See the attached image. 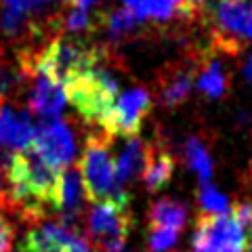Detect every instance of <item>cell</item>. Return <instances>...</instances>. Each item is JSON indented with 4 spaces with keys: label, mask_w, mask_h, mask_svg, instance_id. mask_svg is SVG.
I'll return each mask as SVG.
<instances>
[{
    "label": "cell",
    "mask_w": 252,
    "mask_h": 252,
    "mask_svg": "<svg viewBox=\"0 0 252 252\" xmlns=\"http://www.w3.org/2000/svg\"><path fill=\"white\" fill-rule=\"evenodd\" d=\"M6 179L11 206L26 219L40 220L59 212L61 170L51 166L32 145L13 154Z\"/></svg>",
    "instance_id": "cell-1"
},
{
    "label": "cell",
    "mask_w": 252,
    "mask_h": 252,
    "mask_svg": "<svg viewBox=\"0 0 252 252\" xmlns=\"http://www.w3.org/2000/svg\"><path fill=\"white\" fill-rule=\"evenodd\" d=\"M109 141L112 139L101 130L86 139L84 154L80 158V164H78L84 193L89 202H109L120 208H128L130 193L116 179V162L109 154Z\"/></svg>",
    "instance_id": "cell-2"
},
{
    "label": "cell",
    "mask_w": 252,
    "mask_h": 252,
    "mask_svg": "<svg viewBox=\"0 0 252 252\" xmlns=\"http://www.w3.org/2000/svg\"><path fill=\"white\" fill-rule=\"evenodd\" d=\"M105 57L107 51L103 46H91L76 38L57 36L46 46L38 49L34 67L36 72H42L51 80L61 84L65 91L69 84H74L86 72H91Z\"/></svg>",
    "instance_id": "cell-3"
},
{
    "label": "cell",
    "mask_w": 252,
    "mask_h": 252,
    "mask_svg": "<svg viewBox=\"0 0 252 252\" xmlns=\"http://www.w3.org/2000/svg\"><path fill=\"white\" fill-rule=\"evenodd\" d=\"M105 61L107 57L65 89V99L74 105L78 116L97 128L107 120L120 91V82L105 65Z\"/></svg>",
    "instance_id": "cell-4"
},
{
    "label": "cell",
    "mask_w": 252,
    "mask_h": 252,
    "mask_svg": "<svg viewBox=\"0 0 252 252\" xmlns=\"http://www.w3.org/2000/svg\"><path fill=\"white\" fill-rule=\"evenodd\" d=\"M212 23V49L240 55L252 42V2L246 0H220L206 11Z\"/></svg>",
    "instance_id": "cell-5"
},
{
    "label": "cell",
    "mask_w": 252,
    "mask_h": 252,
    "mask_svg": "<svg viewBox=\"0 0 252 252\" xmlns=\"http://www.w3.org/2000/svg\"><path fill=\"white\" fill-rule=\"evenodd\" d=\"M132 231L130 208H120L116 204H94L89 212V240L93 252H126V242Z\"/></svg>",
    "instance_id": "cell-6"
},
{
    "label": "cell",
    "mask_w": 252,
    "mask_h": 252,
    "mask_svg": "<svg viewBox=\"0 0 252 252\" xmlns=\"http://www.w3.org/2000/svg\"><path fill=\"white\" fill-rule=\"evenodd\" d=\"M191 252H244V238L231 212L200 215L195 220Z\"/></svg>",
    "instance_id": "cell-7"
},
{
    "label": "cell",
    "mask_w": 252,
    "mask_h": 252,
    "mask_svg": "<svg viewBox=\"0 0 252 252\" xmlns=\"http://www.w3.org/2000/svg\"><path fill=\"white\" fill-rule=\"evenodd\" d=\"M152 105H154L152 93L143 89V86H137V89H130L122 94H118L112 112H109L107 120L99 130L109 139L116 135L137 137L145 118L152 112Z\"/></svg>",
    "instance_id": "cell-8"
},
{
    "label": "cell",
    "mask_w": 252,
    "mask_h": 252,
    "mask_svg": "<svg viewBox=\"0 0 252 252\" xmlns=\"http://www.w3.org/2000/svg\"><path fill=\"white\" fill-rule=\"evenodd\" d=\"M32 147L51 166L59 170L72 166V162H74V154H76L74 132L65 122L57 120V118H42L40 124L36 126Z\"/></svg>",
    "instance_id": "cell-9"
},
{
    "label": "cell",
    "mask_w": 252,
    "mask_h": 252,
    "mask_svg": "<svg viewBox=\"0 0 252 252\" xmlns=\"http://www.w3.org/2000/svg\"><path fill=\"white\" fill-rule=\"evenodd\" d=\"M202 53L187 55L185 59L166 63L162 67V72L158 74L156 91H158V99H160L164 107H177L189 97L200 69Z\"/></svg>",
    "instance_id": "cell-10"
},
{
    "label": "cell",
    "mask_w": 252,
    "mask_h": 252,
    "mask_svg": "<svg viewBox=\"0 0 252 252\" xmlns=\"http://www.w3.org/2000/svg\"><path fill=\"white\" fill-rule=\"evenodd\" d=\"M78 240L76 227L67 225L61 219H40L34 220L23 235L21 250L23 252H67Z\"/></svg>",
    "instance_id": "cell-11"
},
{
    "label": "cell",
    "mask_w": 252,
    "mask_h": 252,
    "mask_svg": "<svg viewBox=\"0 0 252 252\" xmlns=\"http://www.w3.org/2000/svg\"><path fill=\"white\" fill-rule=\"evenodd\" d=\"M30 84H32L30 99H28L30 112L40 116V118H57L67 101L63 86L51 80V78L44 76L42 72H36L32 76Z\"/></svg>",
    "instance_id": "cell-12"
},
{
    "label": "cell",
    "mask_w": 252,
    "mask_h": 252,
    "mask_svg": "<svg viewBox=\"0 0 252 252\" xmlns=\"http://www.w3.org/2000/svg\"><path fill=\"white\" fill-rule=\"evenodd\" d=\"M36 126L17 107H0V147L19 152L32 145Z\"/></svg>",
    "instance_id": "cell-13"
},
{
    "label": "cell",
    "mask_w": 252,
    "mask_h": 252,
    "mask_svg": "<svg viewBox=\"0 0 252 252\" xmlns=\"http://www.w3.org/2000/svg\"><path fill=\"white\" fill-rule=\"evenodd\" d=\"M86 206V193L82 185V177L76 164L63 168L61 172V195H59V212L61 220L74 227V220L82 217Z\"/></svg>",
    "instance_id": "cell-14"
},
{
    "label": "cell",
    "mask_w": 252,
    "mask_h": 252,
    "mask_svg": "<svg viewBox=\"0 0 252 252\" xmlns=\"http://www.w3.org/2000/svg\"><path fill=\"white\" fill-rule=\"evenodd\" d=\"M147 156H149V145L143 143L139 137H128L124 149L116 160V179L124 189L132 181L143 177L147 166Z\"/></svg>",
    "instance_id": "cell-15"
},
{
    "label": "cell",
    "mask_w": 252,
    "mask_h": 252,
    "mask_svg": "<svg viewBox=\"0 0 252 252\" xmlns=\"http://www.w3.org/2000/svg\"><path fill=\"white\" fill-rule=\"evenodd\" d=\"M172 172H175V158L164 145H149L147 156V166L143 172V181L147 191H160L170 181Z\"/></svg>",
    "instance_id": "cell-16"
},
{
    "label": "cell",
    "mask_w": 252,
    "mask_h": 252,
    "mask_svg": "<svg viewBox=\"0 0 252 252\" xmlns=\"http://www.w3.org/2000/svg\"><path fill=\"white\" fill-rule=\"evenodd\" d=\"M198 89L208 99H220L227 93V89H229V76L225 74L223 63L212 57L208 51H204L200 59Z\"/></svg>",
    "instance_id": "cell-17"
},
{
    "label": "cell",
    "mask_w": 252,
    "mask_h": 252,
    "mask_svg": "<svg viewBox=\"0 0 252 252\" xmlns=\"http://www.w3.org/2000/svg\"><path fill=\"white\" fill-rule=\"evenodd\" d=\"M124 6H128L141 21L143 19L162 21V23H168L172 19L185 21L181 0H124Z\"/></svg>",
    "instance_id": "cell-18"
},
{
    "label": "cell",
    "mask_w": 252,
    "mask_h": 252,
    "mask_svg": "<svg viewBox=\"0 0 252 252\" xmlns=\"http://www.w3.org/2000/svg\"><path fill=\"white\" fill-rule=\"evenodd\" d=\"M32 80V76L23 69L17 57H6L0 51V101L13 99L21 94V91L26 89V84Z\"/></svg>",
    "instance_id": "cell-19"
},
{
    "label": "cell",
    "mask_w": 252,
    "mask_h": 252,
    "mask_svg": "<svg viewBox=\"0 0 252 252\" xmlns=\"http://www.w3.org/2000/svg\"><path fill=\"white\" fill-rule=\"evenodd\" d=\"M101 28H105L112 40L120 42L124 38H132L137 32L143 30V21L128 6H122V9H114L109 13H101Z\"/></svg>",
    "instance_id": "cell-20"
},
{
    "label": "cell",
    "mask_w": 252,
    "mask_h": 252,
    "mask_svg": "<svg viewBox=\"0 0 252 252\" xmlns=\"http://www.w3.org/2000/svg\"><path fill=\"white\" fill-rule=\"evenodd\" d=\"M187 223V208L185 204L177 200H158L149 208V227H166V229L181 231Z\"/></svg>",
    "instance_id": "cell-21"
},
{
    "label": "cell",
    "mask_w": 252,
    "mask_h": 252,
    "mask_svg": "<svg viewBox=\"0 0 252 252\" xmlns=\"http://www.w3.org/2000/svg\"><path fill=\"white\" fill-rule=\"evenodd\" d=\"M185 160L189 164V168L198 172L200 183H206L212 177V158L208 152V145L204 143V139L193 135L187 139L185 143Z\"/></svg>",
    "instance_id": "cell-22"
},
{
    "label": "cell",
    "mask_w": 252,
    "mask_h": 252,
    "mask_svg": "<svg viewBox=\"0 0 252 252\" xmlns=\"http://www.w3.org/2000/svg\"><path fill=\"white\" fill-rule=\"evenodd\" d=\"M198 204H200V215H223L229 212V200L223 193H219L215 187L210 185V181L200 183L198 189Z\"/></svg>",
    "instance_id": "cell-23"
},
{
    "label": "cell",
    "mask_w": 252,
    "mask_h": 252,
    "mask_svg": "<svg viewBox=\"0 0 252 252\" xmlns=\"http://www.w3.org/2000/svg\"><path fill=\"white\" fill-rule=\"evenodd\" d=\"M231 215L238 220L242 238H244V252H252V200H242L231 208Z\"/></svg>",
    "instance_id": "cell-24"
},
{
    "label": "cell",
    "mask_w": 252,
    "mask_h": 252,
    "mask_svg": "<svg viewBox=\"0 0 252 252\" xmlns=\"http://www.w3.org/2000/svg\"><path fill=\"white\" fill-rule=\"evenodd\" d=\"M179 233L181 231L166 229V227H149L147 250L149 252H170L179 240Z\"/></svg>",
    "instance_id": "cell-25"
},
{
    "label": "cell",
    "mask_w": 252,
    "mask_h": 252,
    "mask_svg": "<svg viewBox=\"0 0 252 252\" xmlns=\"http://www.w3.org/2000/svg\"><path fill=\"white\" fill-rule=\"evenodd\" d=\"M181 9H183L185 21H193L200 15H206L210 9V0H181Z\"/></svg>",
    "instance_id": "cell-26"
},
{
    "label": "cell",
    "mask_w": 252,
    "mask_h": 252,
    "mask_svg": "<svg viewBox=\"0 0 252 252\" xmlns=\"http://www.w3.org/2000/svg\"><path fill=\"white\" fill-rule=\"evenodd\" d=\"M13 244H15V229L0 212V252H11Z\"/></svg>",
    "instance_id": "cell-27"
},
{
    "label": "cell",
    "mask_w": 252,
    "mask_h": 252,
    "mask_svg": "<svg viewBox=\"0 0 252 252\" xmlns=\"http://www.w3.org/2000/svg\"><path fill=\"white\" fill-rule=\"evenodd\" d=\"M67 252H93V248H91V246H89V244H86L84 240H78V242H76L74 246L69 248Z\"/></svg>",
    "instance_id": "cell-28"
},
{
    "label": "cell",
    "mask_w": 252,
    "mask_h": 252,
    "mask_svg": "<svg viewBox=\"0 0 252 252\" xmlns=\"http://www.w3.org/2000/svg\"><path fill=\"white\" fill-rule=\"evenodd\" d=\"M246 78L252 82V57L248 59V65H246Z\"/></svg>",
    "instance_id": "cell-29"
},
{
    "label": "cell",
    "mask_w": 252,
    "mask_h": 252,
    "mask_svg": "<svg viewBox=\"0 0 252 252\" xmlns=\"http://www.w3.org/2000/svg\"><path fill=\"white\" fill-rule=\"evenodd\" d=\"M246 181L252 185V158H250V162H248V172H246Z\"/></svg>",
    "instance_id": "cell-30"
},
{
    "label": "cell",
    "mask_w": 252,
    "mask_h": 252,
    "mask_svg": "<svg viewBox=\"0 0 252 252\" xmlns=\"http://www.w3.org/2000/svg\"><path fill=\"white\" fill-rule=\"evenodd\" d=\"M0 107H2V101H0Z\"/></svg>",
    "instance_id": "cell-31"
}]
</instances>
